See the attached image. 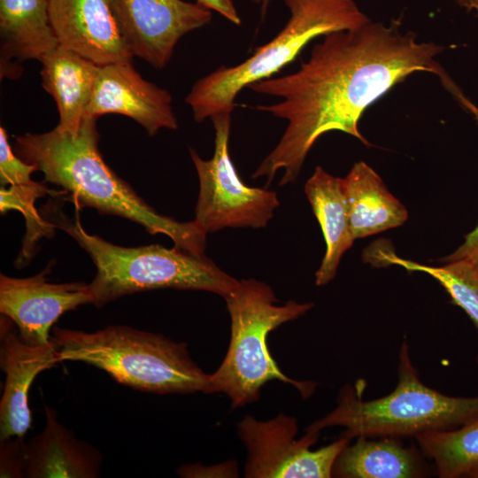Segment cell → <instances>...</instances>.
Instances as JSON below:
<instances>
[{"label": "cell", "instance_id": "cell-2", "mask_svg": "<svg viewBox=\"0 0 478 478\" xmlns=\"http://www.w3.org/2000/svg\"><path fill=\"white\" fill-rule=\"evenodd\" d=\"M96 120L84 116L76 132L57 126L45 133L19 135L14 151L80 208L129 220L151 235L168 236L179 248L204 255L207 233L203 228L194 220L180 222L158 213L105 163L98 149Z\"/></svg>", "mask_w": 478, "mask_h": 478}, {"label": "cell", "instance_id": "cell-1", "mask_svg": "<svg viewBox=\"0 0 478 478\" xmlns=\"http://www.w3.org/2000/svg\"><path fill=\"white\" fill-rule=\"evenodd\" d=\"M443 50L418 41L412 32H401L396 23L370 20L323 35L295 73L250 84L254 92L281 99L258 105V111L288 121L252 178L265 177L269 185L282 169L280 186L296 181L312 145L329 131L349 134L369 146L358 129L363 112L413 73H434L443 80L446 75L436 61Z\"/></svg>", "mask_w": 478, "mask_h": 478}, {"label": "cell", "instance_id": "cell-16", "mask_svg": "<svg viewBox=\"0 0 478 478\" xmlns=\"http://www.w3.org/2000/svg\"><path fill=\"white\" fill-rule=\"evenodd\" d=\"M45 427L25 443L24 477L95 478L100 474L102 455L92 445L75 438L45 406Z\"/></svg>", "mask_w": 478, "mask_h": 478}, {"label": "cell", "instance_id": "cell-5", "mask_svg": "<svg viewBox=\"0 0 478 478\" xmlns=\"http://www.w3.org/2000/svg\"><path fill=\"white\" fill-rule=\"evenodd\" d=\"M364 382L343 389L337 406L307 431L345 428L343 436H414L434 429H451L478 418V395L454 397L424 384L405 339L399 351L397 383L383 397L365 401Z\"/></svg>", "mask_w": 478, "mask_h": 478}, {"label": "cell", "instance_id": "cell-14", "mask_svg": "<svg viewBox=\"0 0 478 478\" xmlns=\"http://www.w3.org/2000/svg\"><path fill=\"white\" fill-rule=\"evenodd\" d=\"M12 322L1 320L0 366L5 374L0 401V440L23 437L31 427L28 391L35 377L61 362L51 343L34 346L25 343L11 327Z\"/></svg>", "mask_w": 478, "mask_h": 478}, {"label": "cell", "instance_id": "cell-30", "mask_svg": "<svg viewBox=\"0 0 478 478\" xmlns=\"http://www.w3.org/2000/svg\"><path fill=\"white\" fill-rule=\"evenodd\" d=\"M473 263L474 264V266H476V268L478 270V257L476 258V259Z\"/></svg>", "mask_w": 478, "mask_h": 478}, {"label": "cell", "instance_id": "cell-25", "mask_svg": "<svg viewBox=\"0 0 478 478\" xmlns=\"http://www.w3.org/2000/svg\"><path fill=\"white\" fill-rule=\"evenodd\" d=\"M466 107L473 112L474 116L478 119V108H476L471 102H467ZM478 257V225L476 227L467 234L465 237L464 243L451 254L445 257L443 261L445 263L458 261L461 259H467L474 262Z\"/></svg>", "mask_w": 478, "mask_h": 478}, {"label": "cell", "instance_id": "cell-26", "mask_svg": "<svg viewBox=\"0 0 478 478\" xmlns=\"http://www.w3.org/2000/svg\"><path fill=\"white\" fill-rule=\"evenodd\" d=\"M197 3L215 11L229 20L231 23L239 26L241 18L232 0H197Z\"/></svg>", "mask_w": 478, "mask_h": 478}, {"label": "cell", "instance_id": "cell-19", "mask_svg": "<svg viewBox=\"0 0 478 478\" xmlns=\"http://www.w3.org/2000/svg\"><path fill=\"white\" fill-rule=\"evenodd\" d=\"M343 187L355 239L400 227L407 220L405 205L365 162L354 164L343 179Z\"/></svg>", "mask_w": 478, "mask_h": 478}, {"label": "cell", "instance_id": "cell-10", "mask_svg": "<svg viewBox=\"0 0 478 478\" xmlns=\"http://www.w3.org/2000/svg\"><path fill=\"white\" fill-rule=\"evenodd\" d=\"M113 12L134 56L158 69L170 61L186 34L212 19V11L183 0H110Z\"/></svg>", "mask_w": 478, "mask_h": 478}, {"label": "cell", "instance_id": "cell-24", "mask_svg": "<svg viewBox=\"0 0 478 478\" xmlns=\"http://www.w3.org/2000/svg\"><path fill=\"white\" fill-rule=\"evenodd\" d=\"M25 442L23 437L1 440L0 477H24Z\"/></svg>", "mask_w": 478, "mask_h": 478}, {"label": "cell", "instance_id": "cell-28", "mask_svg": "<svg viewBox=\"0 0 478 478\" xmlns=\"http://www.w3.org/2000/svg\"><path fill=\"white\" fill-rule=\"evenodd\" d=\"M252 1L260 6L262 18H264L272 0H252Z\"/></svg>", "mask_w": 478, "mask_h": 478}, {"label": "cell", "instance_id": "cell-7", "mask_svg": "<svg viewBox=\"0 0 478 478\" xmlns=\"http://www.w3.org/2000/svg\"><path fill=\"white\" fill-rule=\"evenodd\" d=\"M284 4L290 16L274 39L256 48L241 64L220 66L194 83L185 101L197 122L231 113L243 89L271 78L295 60L312 40L370 21L355 0H284Z\"/></svg>", "mask_w": 478, "mask_h": 478}, {"label": "cell", "instance_id": "cell-29", "mask_svg": "<svg viewBox=\"0 0 478 478\" xmlns=\"http://www.w3.org/2000/svg\"><path fill=\"white\" fill-rule=\"evenodd\" d=\"M468 477H472V478H478V468L474 469V471H472Z\"/></svg>", "mask_w": 478, "mask_h": 478}, {"label": "cell", "instance_id": "cell-9", "mask_svg": "<svg viewBox=\"0 0 478 478\" xmlns=\"http://www.w3.org/2000/svg\"><path fill=\"white\" fill-rule=\"evenodd\" d=\"M297 420L282 413L267 421L245 416L238 424V435L248 457L246 477L327 478L333 476L335 463L350 443L341 436L332 443L311 450L320 433L307 431L299 439Z\"/></svg>", "mask_w": 478, "mask_h": 478}, {"label": "cell", "instance_id": "cell-18", "mask_svg": "<svg viewBox=\"0 0 478 478\" xmlns=\"http://www.w3.org/2000/svg\"><path fill=\"white\" fill-rule=\"evenodd\" d=\"M40 62L42 86L58 107V127L78 131L93 93L98 66L60 44Z\"/></svg>", "mask_w": 478, "mask_h": 478}, {"label": "cell", "instance_id": "cell-17", "mask_svg": "<svg viewBox=\"0 0 478 478\" xmlns=\"http://www.w3.org/2000/svg\"><path fill=\"white\" fill-rule=\"evenodd\" d=\"M305 192L326 242V253L315 274L316 285L322 286L335 278L343 255L356 239L343 178L317 166L305 183Z\"/></svg>", "mask_w": 478, "mask_h": 478}, {"label": "cell", "instance_id": "cell-8", "mask_svg": "<svg viewBox=\"0 0 478 478\" xmlns=\"http://www.w3.org/2000/svg\"><path fill=\"white\" fill-rule=\"evenodd\" d=\"M215 130L214 153L203 159L189 149L199 180L193 220L207 234L226 227H266L280 205L276 192L246 185L228 152L231 113L211 118Z\"/></svg>", "mask_w": 478, "mask_h": 478}, {"label": "cell", "instance_id": "cell-23", "mask_svg": "<svg viewBox=\"0 0 478 478\" xmlns=\"http://www.w3.org/2000/svg\"><path fill=\"white\" fill-rule=\"evenodd\" d=\"M377 259L385 266L398 265L408 271L424 272L434 277L447 290L452 303L464 310L478 330V270L472 261L461 259L435 267L404 259L389 251L378 252ZM476 362L478 364V354Z\"/></svg>", "mask_w": 478, "mask_h": 478}, {"label": "cell", "instance_id": "cell-4", "mask_svg": "<svg viewBox=\"0 0 478 478\" xmlns=\"http://www.w3.org/2000/svg\"><path fill=\"white\" fill-rule=\"evenodd\" d=\"M50 339L62 361H80L116 382L157 393H210V374L190 358L185 343L123 325L95 331L53 328Z\"/></svg>", "mask_w": 478, "mask_h": 478}, {"label": "cell", "instance_id": "cell-21", "mask_svg": "<svg viewBox=\"0 0 478 478\" xmlns=\"http://www.w3.org/2000/svg\"><path fill=\"white\" fill-rule=\"evenodd\" d=\"M415 438L441 478L468 477L478 468V418L451 429L425 431Z\"/></svg>", "mask_w": 478, "mask_h": 478}, {"label": "cell", "instance_id": "cell-13", "mask_svg": "<svg viewBox=\"0 0 478 478\" xmlns=\"http://www.w3.org/2000/svg\"><path fill=\"white\" fill-rule=\"evenodd\" d=\"M58 43L104 66L132 62V54L110 0H48Z\"/></svg>", "mask_w": 478, "mask_h": 478}, {"label": "cell", "instance_id": "cell-20", "mask_svg": "<svg viewBox=\"0 0 478 478\" xmlns=\"http://www.w3.org/2000/svg\"><path fill=\"white\" fill-rule=\"evenodd\" d=\"M338 456L333 476L345 478H412L428 473L415 447L405 446L398 437L379 440L358 436Z\"/></svg>", "mask_w": 478, "mask_h": 478}, {"label": "cell", "instance_id": "cell-6", "mask_svg": "<svg viewBox=\"0 0 478 478\" xmlns=\"http://www.w3.org/2000/svg\"><path fill=\"white\" fill-rule=\"evenodd\" d=\"M224 299L231 321L230 341L223 361L210 374V393L226 394L232 407L237 408L256 402L266 382L279 380L309 397L315 383L284 374L268 350L267 335L283 323L305 314L313 304L289 300L278 305L272 288L255 279L239 281Z\"/></svg>", "mask_w": 478, "mask_h": 478}, {"label": "cell", "instance_id": "cell-27", "mask_svg": "<svg viewBox=\"0 0 478 478\" xmlns=\"http://www.w3.org/2000/svg\"><path fill=\"white\" fill-rule=\"evenodd\" d=\"M454 2L469 12L478 13V0H454Z\"/></svg>", "mask_w": 478, "mask_h": 478}, {"label": "cell", "instance_id": "cell-11", "mask_svg": "<svg viewBox=\"0 0 478 478\" xmlns=\"http://www.w3.org/2000/svg\"><path fill=\"white\" fill-rule=\"evenodd\" d=\"M50 269L49 266L27 278L0 275V312L17 326L21 339L34 346L51 343L50 328L64 313L93 302L85 282H49Z\"/></svg>", "mask_w": 478, "mask_h": 478}, {"label": "cell", "instance_id": "cell-12", "mask_svg": "<svg viewBox=\"0 0 478 478\" xmlns=\"http://www.w3.org/2000/svg\"><path fill=\"white\" fill-rule=\"evenodd\" d=\"M107 113L134 120L150 136L162 128L178 127L170 93L144 80L132 62L98 66L85 116L98 119Z\"/></svg>", "mask_w": 478, "mask_h": 478}, {"label": "cell", "instance_id": "cell-3", "mask_svg": "<svg viewBox=\"0 0 478 478\" xmlns=\"http://www.w3.org/2000/svg\"><path fill=\"white\" fill-rule=\"evenodd\" d=\"M55 227L68 234L89 255L96 275L89 283L92 305L102 307L123 296L162 289L203 290L223 298L239 281L204 255L174 245L123 247L89 234L79 216L68 219L61 210H50Z\"/></svg>", "mask_w": 478, "mask_h": 478}, {"label": "cell", "instance_id": "cell-22", "mask_svg": "<svg viewBox=\"0 0 478 478\" xmlns=\"http://www.w3.org/2000/svg\"><path fill=\"white\" fill-rule=\"evenodd\" d=\"M31 175L27 173L19 176L9 183V188L1 187L0 190L1 212L18 211L26 222V233L16 266L30 259L35 254L37 243L43 236L50 237L55 227L52 222L40 215L35 207L36 200L50 191L43 183L33 181Z\"/></svg>", "mask_w": 478, "mask_h": 478}, {"label": "cell", "instance_id": "cell-15", "mask_svg": "<svg viewBox=\"0 0 478 478\" xmlns=\"http://www.w3.org/2000/svg\"><path fill=\"white\" fill-rule=\"evenodd\" d=\"M58 44L48 0H0L1 79L19 78L24 61H40Z\"/></svg>", "mask_w": 478, "mask_h": 478}]
</instances>
